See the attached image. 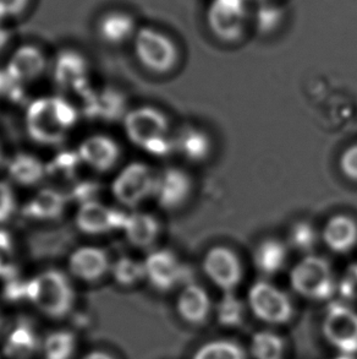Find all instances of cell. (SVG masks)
Returning <instances> with one entry per match:
<instances>
[{
    "mask_svg": "<svg viewBox=\"0 0 357 359\" xmlns=\"http://www.w3.org/2000/svg\"><path fill=\"white\" fill-rule=\"evenodd\" d=\"M78 121V112L71 103L58 96L41 97L29 103L24 126L29 137L37 144H62Z\"/></svg>",
    "mask_w": 357,
    "mask_h": 359,
    "instance_id": "cell-1",
    "label": "cell"
},
{
    "mask_svg": "<svg viewBox=\"0 0 357 359\" xmlns=\"http://www.w3.org/2000/svg\"><path fill=\"white\" fill-rule=\"evenodd\" d=\"M124 129L127 139L150 156L164 158L176 151L169 121L158 108L145 106L126 113Z\"/></svg>",
    "mask_w": 357,
    "mask_h": 359,
    "instance_id": "cell-2",
    "label": "cell"
},
{
    "mask_svg": "<svg viewBox=\"0 0 357 359\" xmlns=\"http://www.w3.org/2000/svg\"><path fill=\"white\" fill-rule=\"evenodd\" d=\"M26 298L44 316L62 319L73 309L75 293L64 272L49 269L27 281Z\"/></svg>",
    "mask_w": 357,
    "mask_h": 359,
    "instance_id": "cell-3",
    "label": "cell"
},
{
    "mask_svg": "<svg viewBox=\"0 0 357 359\" xmlns=\"http://www.w3.org/2000/svg\"><path fill=\"white\" fill-rule=\"evenodd\" d=\"M290 286L298 296L312 302H326L337 293L338 278L324 257L309 254L290 271Z\"/></svg>",
    "mask_w": 357,
    "mask_h": 359,
    "instance_id": "cell-4",
    "label": "cell"
},
{
    "mask_svg": "<svg viewBox=\"0 0 357 359\" xmlns=\"http://www.w3.org/2000/svg\"><path fill=\"white\" fill-rule=\"evenodd\" d=\"M251 15L248 0H211L206 18L213 36L225 43H234L251 26Z\"/></svg>",
    "mask_w": 357,
    "mask_h": 359,
    "instance_id": "cell-5",
    "label": "cell"
},
{
    "mask_svg": "<svg viewBox=\"0 0 357 359\" xmlns=\"http://www.w3.org/2000/svg\"><path fill=\"white\" fill-rule=\"evenodd\" d=\"M246 304L252 316L268 326L285 325L294 318V304L289 294L266 280L250 287Z\"/></svg>",
    "mask_w": 357,
    "mask_h": 359,
    "instance_id": "cell-6",
    "label": "cell"
},
{
    "mask_svg": "<svg viewBox=\"0 0 357 359\" xmlns=\"http://www.w3.org/2000/svg\"><path fill=\"white\" fill-rule=\"evenodd\" d=\"M132 42L136 58L152 73H169L178 63V46L160 29L141 27Z\"/></svg>",
    "mask_w": 357,
    "mask_h": 359,
    "instance_id": "cell-7",
    "label": "cell"
},
{
    "mask_svg": "<svg viewBox=\"0 0 357 359\" xmlns=\"http://www.w3.org/2000/svg\"><path fill=\"white\" fill-rule=\"evenodd\" d=\"M321 332L337 353L357 355V311L351 304L330 303L324 311Z\"/></svg>",
    "mask_w": 357,
    "mask_h": 359,
    "instance_id": "cell-8",
    "label": "cell"
},
{
    "mask_svg": "<svg viewBox=\"0 0 357 359\" xmlns=\"http://www.w3.org/2000/svg\"><path fill=\"white\" fill-rule=\"evenodd\" d=\"M157 173L144 162L125 165L111 184V193L119 204L135 209L153 198Z\"/></svg>",
    "mask_w": 357,
    "mask_h": 359,
    "instance_id": "cell-9",
    "label": "cell"
},
{
    "mask_svg": "<svg viewBox=\"0 0 357 359\" xmlns=\"http://www.w3.org/2000/svg\"><path fill=\"white\" fill-rule=\"evenodd\" d=\"M145 280L160 292H170L178 286L190 283L191 272L168 249H158L150 252L144 262Z\"/></svg>",
    "mask_w": 357,
    "mask_h": 359,
    "instance_id": "cell-10",
    "label": "cell"
},
{
    "mask_svg": "<svg viewBox=\"0 0 357 359\" xmlns=\"http://www.w3.org/2000/svg\"><path fill=\"white\" fill-rule=\"evenodd\" d=\"M202 269L208 280L223 293L235 291L244 276L240 259L232 249L223 245L211 248L206 252Z\"/></svg>",
    "mask_w": 357,
    "mask_h": 359,
    "instance_id": "cell-11",
    "label": "cell"
},
{
    "mask_svg": "<svg viewBox=\"0 0 357 359\" xmlns=\"http://www.w3.org/2000/svg\"><path fill=\"white\" fill-rule=\"evenodd\" d=\"M54 80L64 91L78 93L83 97L90 88L88 59L74 49H64L54 62Z\"/></svg>",
    "mask_w": 357,
    "mask_h": 359,
    "instance_id": "cell-12",
    "label": "cell"
},
{
    "mask_svg": "<svg viewBox=\"0 0 357 359\" xmlns=\"http://www.w3.org/2000/svg\"><path fill=\"white\" fill-rule=\"evenodd\" d=\"M127 214L124 211L92 200L80 205L75 216V224L83 233L99 236L122 229Z\"/></svg>",
    "mask_w": 357,
    "mask_h": 359,
    "instance_id": "cell-13",
    "label": "cell"
},
{
    "mask_svg": "<svg viewBox=\"0 0 357 359\" xmlns=\"http://www.w3.org/2000/svg\"><path fill=\"white\" fill-rule=\"evenodd\" d=\"M192 191L191 177L178 167H168L157 173L155 198L157 204L167 211L181 208Z\"/></svg>",
    "mask_w": 357,
    "mask_h": 359,
    "instance_id": "cell-14",
    "label": "cell"
},
{
    "mask_svg": "<svg viewBox=\"0 0 357 359\" xmlns=\"http://www.w3.org/2000/svg\"><path fill=\"white\" fill-rule=\"evenodd\" d=\"M78 157L83 165L96 172H108L120 160V147L111 136L92 135L80 144Z\"/></svg>",
    "mask_w": 357,
    "mask_h": 359,
    "instance_id": "cell-15",
    "label": "cell"
},
{
    "mask_svg": "<svg viewBox=\"0 0 357 359\" xmlns=\"http://www.w3.org/2000/svg\"><path fill=\"white\" fill-rule=\"evenodd\" d=\"M69 270L81 281H99L111 270V259L101 248H78L69 257Z\"/></svg>",
    "mask_w": 357,
    "mask_h": 359,
    "instance_id": "cell-16",
    "label": "cell"
},
{
    "mask_svg": "<svg viewBox=\"0 0 357 359\" xmlns=\"http://www.w3.org/2000/svg\"><path fill=\"white\" fill-rule=\"evenodd\" d=\"M213 309L214 306L208 292L197 283L190 282L178 293L176 311L178 316L190 325L204 324L212 316Z\"/></svg>",
    "mask_w": 357,
    "mask_h": 359,
    "instance_id": "cell-17",
    "label": "cell"
},
{
    "mask_svg": "<svg viewBox=\"0 0 357 359\" xmlns=\"http://www.w3.org/2000/svg\"><path fill=\"white\" fill-rule=\"evenodd\" d=\"M47 59L41 49L24 44L15 50L5 67L15 83L24 86L32 83L44 73Z\"/></svg>",
    "mask_w": 357,
    "mask_h": 359,
    "instance_id": "cell-18",
    "label": "cell"
},
{
    "mask_svg": "<svg viewBox=\"0 0 357 359\" xmlns=\"http://www.w3.org/2000/svg\"><path fill=\"white\" fill-rule=\"evenodd\" d=\"M321 238L335 254L350 252L357 244V222L348 215H335L324 224Z\"/></svg>",
    "mask_w": 357,
    "mask_h": 359,
    "instance_id": "cell-19",
    "label": "cell"
},
{
    "mask_svg": "<svg viewBox=\"0 0 357 359\" xmlns=\"http://www.w3.org/2000/svg\"><path fill=\"white\" fill-rule=\"evenodd\" d=\"M83 98L85 113L92 119L113 121L126 116L125 100L114 90H103L101 93L90 90Z\"/></svg>",
    "mask_w": 357,
    "mask_h": 359,
    "instance_id": "cell-20",
    "label": "cell"
},
{
    "mask_svg": "<svg viewBox=\"0 0 357 359\" xmlns=\"http://www.w3.org/2000/svg\"><path fill=\"white\" fill-rule=\"evenodd\" d=\"M97 29L103 42L111 46H120L135 39L139 29L130 14L124 11H111L102 16Z\"/></svg>",
    "mask_w": 357,
    "mask_h": 359,
    "instance_id": "cell-21",
    "label": "cell"
},
{
    "mask_svg": "<svg viewBox=\"0 0 357 359\" xmlns=\"http://www.w3.org/2000/svg\"><path fill=\"white\" fill-rule=\"evenodd\" d=\"M122 231L131 245L145 249L152 247L160 238V224L153 215L136 211L127 215Z\"/></svg>",
    "mask_w": 357,
    "mask_h": 359,
    "instance_id": "cell-22",
    "label": "cell"
},
{
    "mask_svg": "<svg viewBox=\"0 0 357 359\" xmlns=\"http://www.w3.org/2000/svg\"><path fill=\"white\" fill-rule=\"evenodd\" d=\"M253 265L257 271L266 277H272L283 271L288 262V245L278 239L262 241L253 250Z\"/></svg>",
    "mask_w": 357,
    "mask_h": 359,
    "instance_id": "cell-23",
    "label": "cell"
},
{
    "mask_svg": "<svg viewBox=\"0 0 357 359\" xmlns=\"http://www.w3.org/2000/svg\"><path fill=\"white\" fill-rule=\"evenodd\" d=\"M175 146L178 154L192 162L201 163L207 160L212 152V140L206 131L196 126H186L175 136Z\"/></svg>",
    "mask_w": 357,
    "mask_h": 359,
    "instance_id": "cell-24",
    "label": "cell"
},
{
    "mask_svg": "<svg viewBox=\"0 0 357 359\" xmlns=\"http://www.w3.org/2000/svg\"><path fill=\"white\" fill-rule=\"evenodd\" d=\"M66 208V198L52 188L39 190L24 206V216L39 221L59 219Z\"/></svg>",
    "mask_w": 357,
    "mask_h": 359,
    "instance_id": "cell-25",
    "label": "cell"
},
{
    "mask_svg": "<svg viewBox=\"0 0 357 359\" xmlns=\"http://www.w3.org/2000/svg\"><path fill=\"white\" fill-rule=\"evenodd\" d=\"M6 170L11 180L22 187L39 184L47 175V165L38 157L26 152L13 156Z\"/></svg>",
    "mask_w": 357,
    "mask_h": 359,
    "instance_id": "cell-26",
    "label": "cell"
},
{
    "mask_svg": "<svg viewBox=\"0 0 357 359\" xmlns=\"http://www.w3.org/2000/svg\"><path fill=\"white\" fill-rule=\"evenodd\" d=\"M247 304L235 294V292H224L214 306L213 313L218 325L224 329H240L246 318Z\"/></svg>",
    "mask_w": 357,
    "mask_h": 359,
    "instance_id": "cell-27",
    "label": "cell"
},
{
    "mask_svg": "<svg viewBox=\"0 0 357 359\" xmlns=\"http://www.w3.org/2000/svg\"><path fill=\"white\" fill-rule=\"evenodd\" d=\"M38 347V337L32 326L19 324L10 331L4 344V353L10 359H27Z\"/></svg>",
    "mask_w": 357,
    "mask_h": 359,
    "instance_id": "cell-28",
    "label": "cell"
},
{
    "mask_svg": "<svg viewBox=\"0 0 357 359\" xmlns=\"http://www.w3.org/2000/svg\"><path fill=\"white\" fill-rule=\"evenodd\" d=\"M285 19V9L279 0L252 4L251 26L258 34H274Z\"/></svg>",
    "mask_w": 357,
    "mask_h": 359,
    "instance_id": "cell-29",
    "label": "cell"
},
{
    "mask_svg": "<svg viewBox=\"0 0 357 359\" xmlns=\"http://www.w3.org/2000/svg\"><path fill=\"white\" fill-rule=\"evenodd\" d=\"M248 351L253 359H284L286 342L275 331H257L252 335Z\"/></svg>",
    "mask_w": 357,
    "mask_h": 359,
    "instance_id": "cell-30",
    "label": "cell"
},
{
    "mask_svg": "<svg viewBox=\"0 0 357 359\" xmlns=\"http://www.w3.org/2000/svg\"><path fill=\"white\" fill-rule=\"evenodd\" d=\"M192 359H247V353L235 341L218 339L200 346Z\"/></svg>",
    "mask_w": 357,
    "mask_h": 359,
    "instance_id": "cell-31",
    "label": "cell"
},
{
    "mask_svg": "<svg viewBox=\"0 0 357 359\" xmlns=\"http://www.w3.org/2000/svg\"><path fill=\"white\" fill-rule=\"evenodd\" d=\"M76 350V337L73 332L58 330L50 332L43 342L44 359H71Z\"/></svg>",
    "mask_w": 357,
    "mask_h": 359,
    "instance_id": "cell-32",
    "label": "cell"
},
{
    "mask_svg": "<svg viewBox=\"0 0 357 359\" xmlns=\"http://www.w3.org/2000/svg\"><path fill=\"white\" fill-rule=\"evenodd\" d=\"M111 275L120 286L132 287L145 278V266L144 262L122 257L113 264Z\"/></svg>",
    "mask_w": 357,
    "mask_h": 359,
    "instance_id": "cell-33",
    "label": "cell"
},
{
    "mask_svg": "<svg viewBox=\"0 0 357 359\" xmlns=\"http://www.w3.org/2000/svg\"><path fill=\"white\" fill-rule=\"evenodd\" d=\"M288 237V244L291 249L309 255L317 245L319 236L318 231L314 229V224L306 221H300L293 224Z\"/></svg>",
    "mask_w": 357,
    "mask_h": 359,
    "instance_id": "cell-34",
    "label": "cell"
},
{
    "mask_svg": "<svg viewBox=\"0 0 357 359\" xmlns=\"http://www.w3.org/2000/svg\"><path fill=\"white\" fill-rule=\"evenodd\" d=\"M80 163H83L76 152H62L57 156L48 165H47V175H53L59 180H68L76 173Z\"/></svg>",
    "mask_w": 357,
    "mask_h": 359,
    "instance_id": "cell-35",
    "label": "cell"
},
{
    "mask_svg": "<svg viewBox=\"0 0 357 359\" xmlns=\"http://www.w3.org/2000/svg\"><path fill=\"white\" fill-rule=\"evenodd\" d=\"M15 276V245L13 237L0 229V277Z\"/></svg>",
    "mask_w": 357,
    "mask_h": 359,
    "instance_id": "cell-36",
    "label": "cell"
},
{
    "mask_svg": "<svg viewBox=\"0 0 357 359\" xmlns=\"http://www.w3.org/2000/svg\"><path fill=\"white\" fill-rule=\"evenodd\" d=\"M337 293L345 303L357 302V262L351 264L339 278Z\"/></svg>",
    "mask_w": 357,
    "mask_h": 359,
    "instance_id": "cell-37",
    "label": "cell"
},
{
    "mask_svg": "<svg viewBox=\"0 0 357 359\" xmlns=\"http://www.w3.org/2000/svg\"><path fill=\"white\" fill-rule=\"evenodd\" d=\"M16 211V198L11 185L0 180V224L8 222Z\"/></svg>",
    "mask_w": 357,
    "mask_h": 359,
    "instance_id": "cell-38",
    "label": "cell"
},
{
    "mask_svg": "<svg viewBox=\"0 0 357 359\" xmlns=\"http://www.w3.org/2000/svg\"><path fill=\"white\" fill-rule=\"evenodd\" d=\"M339 167L348 180L357 182V144L344 150L339 158Z\"/></svg>",
    "mask_w": 357,
    "mask_h": 359,
    "instance_id": "cell-39",
    "label": "cell"
},
{
    "mask_svg": "<svg viewBox=\"0 0 357 359\" xmlns=\"http://www.w3.org/2000/svg\"><path fill=\"white\" fill-rule=\"evenodd\" d=\"M22 88L18 83H15L8 72L0 69V97L8 98L11 101L20 100L22 96Z\"/></svg>",
    "mask_w": 357,
    "mask_h": 359,
    "instance_id": "cell-40",
    "label": "cell"
},
{
    "mask_svg": "<svg viewBox=\"0 0 357 359\" xmlns=\"http://www.w3.org/2000/svg\"><path fill=\"white\" fill-rule=\"evenodd\" d=\"M29 0H0V21L14 19L22 14Z\"/></svg>",
    "mask_w": 357,
    "mask_h": 359,
    "instance_id": "cell-41",
    "label": "cell"
},
{
    "mask_svg": "<svg viewBox=\"0 0 357 359\" xmlns=\"http://www.w3.org/2000/svg\"><path fill=\"white\" fill-rule=\"evenodd\" d=\"M10 39H11V34L9 29L5 26L3 21H0V54L9 44Z\"/></svg>",
    "mask_w": 357,
    "mask_h": 359,
    "instance_id": "cell-42",
    "label": "cell"
},
{
    "mask_svg": "<svg viewBox=\"0 0 357 359\" xmlns=\"http://www.w3.org/2000/svg\"><path fill=\"white\" fill-rule=\"evenodd\" d=\"M81 359H115L113 355H109V353H106V352H103V351H92L88 355H83Z\"/></svg>",
    "mask_w": 357,
    "mask_h": 359,
    "instance_id": "cell-43",
    "label": "cell"
},
{
    "mask_svg": "<svg viewBox=\"0 0 357 359\" xmlns=\"http://www.w3.org/2000/svg\"><path fill=\"white\" fill-rule=\"evenodd\" d=\"M330 359H357V355L337 353V355H334V357H332Z\"/></svg>",
    "mask_w": 357,
    "mask_h": 359,
    "instance_id": "cell-44",
    "label": "cell"
},
{
    "mask_svg": "<svg viewBox=\"0 0 357 359\" xmlns=\"http://www.w3.org/2000/svg\"><path fill=\"white\" fill-rule=\"evenodd\" d=\"M3 326H4V319H3V316L0 314V334L3 331Z\"/></svg>",
    "mask_w": 357,
    "mask_h": 359,
    "instance_id": "cell-45",
    "label": "cell"
},
{
    "mask_svg": "<svg viewBox=\"0 0 357 359\" xmlns=\"http://www.w3.org/2000/svg\"><path fill=\"white\" fill-rule=\"evenodd\" d=\"M251 4H257V3H262V1H270V0H248Z\"/></svg>",
    "mask_w": 357,
    "mask_h": 359,
    "instance_id": "cell-46",
    "label": "cell"
},
{
    "mask_svg": "<svg viewBox=\"0 0 357 359\" xmlns=\"http://www.w3.org/2000/svg\"><path fill=\"white\" fill-rule=\"evenodd\" d=\"M1 161H3V152H1V147H0V163H1Z\"/></svg>",
    "mask_w": 357,
    "mask_h": 359,
    "instance_id": "cell-47",
    "label": "cell"
}]
</instances>
